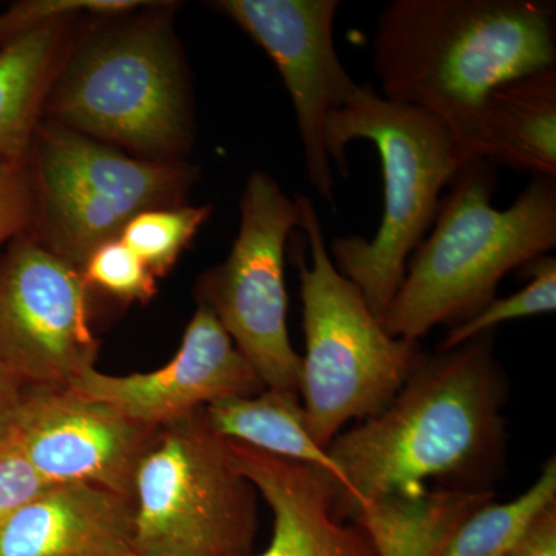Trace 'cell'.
Returning <instances> with one entry per match:
<instances>
[{
    "label": "cell",
    "instance_id": "cell-21",
    "mask_svg": "<svg viewBox=\"0 0 556 556\" xmlns=\"http://www.w3.org/2000/svg\"><path fill=\"white\" fill-rule=\"evenodd\" d=\"M211 212L208 204L148 208L127 222L118 239L148 265L153 276L163 277L174 268Z\"/></svg>",
    "mask_w": 556,
    "mask_h": 556
},
{
    "label": "cell",
    "instance_id": "cell-26",
    "mask_svg": "<svg viewBox=\"0 0 556 556\" xmlns=\"http://www.w3.org/2000/svg\"><path fill=\"white\" fill-rule=\"evenodd\" d=\"M506 556H556V501L527 525Z\"/></svg>",
    "mask_w": 556,
    "mask_h": 556
},
{
    "label": "cell",
    "instance_id": "cell-12",
    "mask_svg": "<svg viewBox=\"0 0 556 556\" xmlns=\"http://www.w3.org/2000/svg\"><path fill=\"white\" fill-rule=\"evenodd\" d=\"M156 430L73 388L31 387L11 434L47 484L98 486L134 501L135 475Z\"/></svg>",
    "mask_w": 556,
    "mask_h": 556
},
{
    "label": "cell",
    "instance_id": "cell-17",
    "mask_svg": "<svg viewBox=\"0 0 556 556\" xmlns=\"http://www.w3.org/2000/svg\"><path fill=\"white\" fill-rule=\"evenodd\" d=\"M72 17L42 22L0 46V159L28 163Z\"/></svg>",
    "mask_w": 556,
    "mask_h": 556
},
{
    "label": "cell",
    "instance_id": "cell-10",
    "mask_svg": "<svg viewBox=\"0 0 556 556\" xmlns=\"http://www.w3.org/2000/svg\"><path fill=\"white\" fill-rule=\"evenodd\" d=\"M80 269L30 233L11 241L0 260V362L25 388L70 387L94 368Z\"/></svg>",
    "mask_w": 556,
    "mask_h": 556
},
{
    "label": "cell",
    "instance_id": "cell-6",
    "mask_svg": "<svg viewBox=\"0 0 556 556\" xmlns=\"http://www.w3.org/2000/svg\"><path fill=\"white\" fill-rule=\"evenodd\" d=\"M311 266L300 257V298L306 351L299 394L306 427L320 447L353 419L378 415L422 357L419 343L393 338L356 285L336 269L313 201L295 195Z\"/></svg>",
    "mask_w": 556,
    "mask_h": 556
},
{
    "label": "cell",
    "instance_id": "cell-4",
    "mask_svg": "<svg viewBox=\"0 0 556 556\" xmlns=\"http://www.w3.org/2000/svg\"><path fill=\"white\" fill-rule=\"evenodd\" d=\"M354 139H367L378 149L386 207L371 240L334 239L331 260L383 321L409 257L433 226L442 192L467 161L441 121L413 105L388 101L371 86L358 87L353 100L325 124L329 160L343 178L348 177L346 146Z\"/></svg>",
    "mask_w": 556,
    "mask_h": 556
},
{
    "label": "cell",
    "instance_id": "cell-19",
    "mask_svg": "<svg viewBox=\"0 0 556 556\" xmlns=\"http://www.w3.org/2000/svg\"><path fill=\"white\" fill-rule=\"evenodd\" d=\"M206 416L219 437L318 468L329 478L332 493L345 489L342 470L309 434L300 394L266 388L257 396L214 402Z\"/></svg>",
    "mask_w": 556,
    "mask_h": 556
},
{
    "label": "cell",
    "instance_id": "cell-24",
    "mask_svg": "<svg viewBox=\"0 0 556 556\" xmlns=\"http://www.w3.org/2000/svg\"><path fill=\"white\" fill-rule=\"evenodd\" d=\"M35 197L28 164L0 159V248L30 233Z\"/></svg>",
    "mask_w": 556,
    "mask_h": 556
},
{
    "label": "cell",
    "instance_id": "cell-1",
    "mask_svg": "<svg viewBox=\"0 0 556 556\" xmlns=\"http://www.w3.org/2000/svg\"><path fill=\"white\" fill-rule=\"evenodd\" d=\"M493 346L495 331H486L424 353L382 412L329 444L346 482L331 490L336 518L350 521L362 504L391 493L420 492L428 479L481 489L495 473L506 445L507 383Z\"/></svg>",
    "mask_w": 556,
    "mask_h": 556
},
{
    "label": "cell",
    "instance_id": "cell-22",
    "mask_svg": "<svg viewBox=\"0 0 556 556\" xmlns=\"http://www.w3.org/2000/svg\"><path fill=\"white\" fill-rule=\"evenodd\" d=\"M530 277L527 287L506 299H493L473 317L450 328L438 350H450L463 345L467 340L486 331H495L497 325L506 321L555 313L556 309V260L538 257L522 266Z\"/></svg>",
    "mask_w": 556,
    "mask_h": 556
},
{
    "label": "cell",
    "instance_id": "cell-25",
    "mask_svg": "<svg viewBox=\"0 0 556 556\" xmlns=\"http://www.w3.org/2000/svg\"><path fill=\"white\" fill-rule=\"evenodd\" d=\"M50 486L33 470L9 434L0 441V530L22 506Z\"/></svg>",
    "mask_w": 556,
    "mask_h": 556
},
{
    "label": "cell",
    "instance_id": "cell-15",
    "mask_svg": "<svg viewBox=\"0 0 556 556\" xmlns=\"http://www.w3.org/2000/svg\"><path fill=\"white\" fill-rule=\"evenodd\" d=\"M134 501L83 484L50 485L0 530V556H127Z\"/></svg>",
    "mask_w": 556,
    "mask_h": 556
},
{
    "label": "cell",
    "instance_id": "cell-3",
    "mask_svg": "<svg viewBox=\"0 0 556 556\" xmlns=\"http://www.w3.org/2000/svg\"><path fill=\"white\" fill-rule=\"evenodd\" d=\"M496 166L464 164L442 197L426 239L383 317L393 338L417 342L438 325L456 327L496 299L510 270L556 247V178L533 177L510 207L493 206Z\"/></svg>",
    "mask_w": 556,
    "mask_h": 556
},
{
    "label": "cell",
    "instance_id": "cell-16",
    "mask_svg": "<svg viewBox=\"0 0 556 556\" xmlns=\"http://www.w3.org/2000/svg\"><path fill=\"white\" fill-rule=\"evenodd\" d=\"M473 160L556 178V67L507 80L489 94Z\"/></svg>",
    "mask_w": 556,
    "mask_h": 556
},
{
    "label": "cell",
    "instance_id": "cell-28",
    "mask_svg": "<svg viewBox=\"0 0 556 556\" xmlns=\"http://www.w3.org/2000/svg\"><path fill=\"white\" fill-rule=\"evenodd\" d=\"M9 40V33H7L5 24H3L2 16H0V46Z\"/></svg>",
    "mask_w": 556,
    "mask_h": 556
},
{
    "label": "cell",
    "instance_id": "cell-27",
    "mask_svg": "<svg viewBox=\"0 0 556 556\" xmlns=\"http://www.w3.org/2000/svg\"><path fill=\"white\" fill-rule=\"evenodd\" d=\"M24 390L21 380L0 362V441L13 430Z\"/></svg>",
    "mask_w": 556,
    "mask_h": 556
},
{
    "label": "cell",
    "instance_id": "cell-7",
    "mask_svg": "<svg viewBox=\"0 0 556 556\" xmlns=\"http://www.w3.org/2000/svg\"><path fill=\"white\" fill-rule=\"evenodd\" d=\"M134 507L141 555L247 556L257 533V490L206 408L156 430L135 475Z\"/></svg>",
    "mask_w": 556,
    "mask_h": 556
},
{
    "label": "cell",
    "instance_id": "cell-13",
    "mask_svg": "<svg viewBox=\"0 0 556 556\" xmlns=\"http://www.w3.org/2000/svg\"><path fill=\"white\" fill-rule=\"evenodd\" d=\"M142 426L164 427L222 399L257 396L265 383L208 306L199 303L181 346L164 367L112 376L87 369L70 386Z\"/></svg>",
    "mask_w": 556,
    "mask_h": 556
},
{
    "label": "cell",
    "instance_id": "cell-9",
    "mask_svg": "<svg viewBox=\"0 0 556 556\" xmlns=\"http://www.w3.org/2000/svg\"><path fill=\"white\" fill-rule=\"evenodd\" d=\"M302 229L298 200L276 179L249 175L240 200V229L228 258L200 278L199 303L208 306L266 388L298 393L302 356L288 334L285 248Z\"/></svg>",
    "mask_w": 556,
    "mask_h": 556
},
{
    "label": "cell",
    "instance_id": "cell-18",
    "mask_svg": "<svg viewBox=\"0 0 556 556\" xmlns=\"http://www.w3.org/2000/svg\"><path fill=\"white\" fill-rule=\"evenodd\" d=\"M489 489H424L368 501L350 521L365 530L379 556H439L464 519L492 503Z\"/></svg>",
    "mask_w": 556,
    "mask_h": 556
},
{
    "label": "cell",
    "instance_id": "cell-2",
    "mask_svg": "<svg viewBox=\"0 0 556 556\" xmlns=\"http://www.w3.org/2000/svg\"><path fill=\"white\" fill-rule=\"evenodd\" d=\"M372 51L382 97L441 121L470 161L489 94L556 67L555 2L394 0L380 11Z\"/></svg>",
    "mask_w": 556,
    "mask_h": 556
},
{
    "label": "cell",
    "instance_id": "cell-5",
    "mask_svg": "<svg viewBox=\"0 0 556 556\" xmlns=\"http://www.w3.org/2000/svg\"><path fill=\"white\" fill-rule=\"evenodd\" d=\"M43 119L177 163L192 135L189 86L169 17L94 28L62 58Z\"/></svg>",
    "mask_w": 556,
    "mask_h": 556
},
{
    "label": "cell",
    "instance_id": "cell-14",
    "mask_svg": "<svg viewBox=\"0 0 556 556\" xmlns=\"http://www.w3.org/2000/svg\"><path fill=\"white\" fill-rule=\"evenodd\" d=\"M240 473L273 510L266 551L247 556H379L365 530L332 514L331 482L324 471L228 441Z\"/></svg>",
    "mask_w": 556,
    "mask_h": 556
},
{
    "label": "cell",
    "instance_id": "cell-8",
    "mask_svg": "<svg viewBox=\"0 0 556 556\" xmlns=\"http://www.w3.org/2000/svg\"><path fill=\"white\" fill-rule=\"evenodd\" d=\"M27 164L30 236L78 269L139 212L181 204L199 177L188 164L129 156L50 119L40 121Z\"/></svg>",
    "mask_w": 556,
    "mask_h": 556
},
{
    "label": "cell",
    "instance_id": "cell-23",
    "mask_svg": "<svg viewBox=\"0 0 556 556\" xmlns=\"http://www.w3.org/2000/svg\"><path fill=\"white\" fill-rule=\"evenodd\" d=\"M80 274L87 287L121 302L148 303L159 291L152 270L118 237L94 249L80 266Z\"/></svg>",
    "mask_w": 556,
    "mask_h": 556
},
{
    "label": "cell",
    "instance_id": "cell-11",
    "mask_svg": "<svg viewBox=\"0 0 556 556\" xmlns=\"http://www.w3.org/2000/svg\"><path fill=\"white\" fill-rule=\"evenodd\" d=\"M212 7L236 22L277 65L298 115L311 186L334 206L325 124L361 87L336 51L339 0H218Z\"/></svg>",
    "mask_w": 556,
    "mask_h": 556
},
{
    "label": "cell",
    "instance_id": "cell-20",
    "mask_svg": "<svg viewBox=\"0 0 556 556\" xmlns=\"http://www.w3.org/2000/svg\"><path fill=\"white\" fill-rule=\"evenodd\" d=\"M555 501L556 463L552 457L535 484L517 500L492 501L464 519L439 556H506L527 525Z\"/></svg>",
    "mask_w": 556,
    "mask_h": 556
},
{
    "label": "cell",
    "instance_id": "cell-29",
    "mask_svg": "<svg viewBox=\"0 0 556 556\" xmlns=\"http://www.w3.org/2000/svg\"><path fill=\"white\" fill-rule=\"evenodd\" d=\"M127 556H148V555H141V554H137V552H131V554H129Z\"/></svg>",
    "mask_w": 556,
    "mask_h": 556
}]
</instances>
